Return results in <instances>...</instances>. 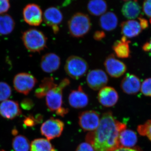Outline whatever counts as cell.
Here are the masks:
<instances>
[{
	"mask_svg": "<svg viewBox=\"0 0 151 151\" xmlns=\"http://www.w3.org/2000/svg\"><path fill=\"white\" fill-rule=\"evenodd\" d=\"M104 65L107 73L113 78L121 77L127 70L126 64L116 58L113 54L110 55L106 58Z\"/></svg>",
	"mask_w": 151,
	"mask_h": 151,
	"instance_id": "obj_9",
	"label": "cell"
},
{
	"mask_svg": "<svg viewBox=\"0 0 151 151\" xmlns=\"http://www.w3.org/2000/svg\"><path fill=\"white\" fill-rule=\"evenodd\" d=\"M10 7L9 0H0V14H3L8 11Z\"/></svg>",
	"mask_w": 151,
	"mask_h": 151,
	"instance_id": "obj_33",
	"label": "cell"
},
{
	"mask_svg": "<svg viewBox=\"0 0 151 151\" xmlns=\"http://www.w3.org/2000/svg\"><path fill=\"white\" fill-rule=\"evenodd\" d=\"M122 1H131V0H122Z\"/></svg>",
	"mask_w": 151,
	"mask_h": 151,
	"instance_id": "obj_40",
	"label": "cell"
},
{
	"mask_svg": "<svg viewBox=\"0 0 151 151\" xmlns=\"http://www.w3.org/2000/svg\"><path fill=\"white\" fill-rule=\"evenodd\" d=\"M113 151H140L137 148H127L120 147Z\"/></svg>",
	"mask_w": 151,
	"mask_h": 151,
	"instance_id": "obj_39",
	"label": "cell"
},
{
	"mask_svg": "<svg viewBox=\"0 0 151 151\" xmlns=\"http://www.w3.org/2000/svg\"><path fill=\"white\" fill-rule=\"evenodd\" d=\"M130 41L127 37L123 36L120 40L114 42L112 48L116 56L121 58H128L130 57L129 44Z\"/></svg>",
	"mask_w": 151,
	"mask_h": 151,
	"instance_id": "obj_19",
	"label": "cell"
},
{
	"mask_svg": "<svg viewBox=\"0 0 151 151\" xmlns=\"http://www.w3.org/2000/svg\"><path fill=\"white\" fill-rule=\"evenodd\" d=\"M12 93L11 86L7 83L0 81V102L7 100Z\"/></svg>",
	"mask_w": 151,
	"mask_h": 151,
	"instance_id": "obj_28",
	"label": "cell"
},
{
	"mask_svg": "<svg viewBox=\"0 0 151 151\" xmlns=\"http://www.w3.org/2000/svg\"><path fill=\"white\" fill-rule=\"evenodd\" d=\"M126 128V124L116 120L109 111L103 114L99 127L88 133L85 140L95 151H113L120 148L119 135Z\"/></svg>",
	"mask_w": 151,
	"mask_h": 151,
	"instance_id": "obj_1",
	"label": "cell"
},
{
	"mask_svg": "<svg viewBox=\"0 0 151 151\" xmlns=\"http://www.w3.org/2000/svg\"><path fill=\"white\" fill-rule=\"evenodd\" d=\"M23 16L24 21L32 26H39L43 20L42 11L36 4H29L26 6L23 11Z\"/></svg>",
	"mask_w": 151,
	"mask_h": 151,
	"instance_id": "obj_11",
	"label": "cell"
},
{
	"mask_svg": "<svg viewBox=\"0 0 151 151\" xmlns=\"http://www.w3.org/2000/svg\"><path fill=\"white\" fill-rule=\"evenodd\" d=\"M37 83V79L33 75L25 72L17 74L13 80L14 87L16 91L24 95H27Z\"/></svg>",
	"mask_w": 151,
	"mask_h": 151,
	"instance_id": "obj_6",
	"label": "cell"
},
{
	"mask_svg": "<svg viewBox=\"0 0 151 151\" xmlns=\"http://www.w3.org/2000/svg\"><path fill=\"white\" fill-rule=\"evenodd\" d=\"M64 127V124L62 121L52 117L42 124L40 132L42 135L50 140L60 137Z\"/></svg>",
	"mask_w": 151,
	"mask_h": 151,
	"instance_id": "obj_7",
	"label": "cell"
},
{
	"mask_svg": "<svg viewBox=\"0 0 151 151\" xmlns=\"http://www.w3.org/2000/svg\"><path fill=\"white\" fill-rule=\"evenodd\" d=\"M105 34L103 31H97L94 33L93 37L95 40L100 41L105 37Z\"/></svg>",
	"mask_w": 151,
	"mask_h": 151,
	"instance_id": "obj_36",
	"label": "cell"
},
{
	"mask_svg": "<svg viewBox=\"0 0 151 151\" xmlns=\"http://www.w3.org/2000/svg\"><path fill=\"white\" fill-rule=\"evenodd\" d=\"M30 151H57L48 139L39 138L34 140L30 145Z\"/></svg>",
	"mask_w": 151,
	"mask_h": 151,
	"instance_id": "obj_26",
	"label": "cell"
},
{
	"mask_svg": "<svg viewBox=\"0 0 151 151\" xmlns=\"http://www.w3.org/2000/svg\"><path fill=\"white\" fill-rule=\"evenodd\" d=\"M97 99L101 105L104 107L110 108L114 106L118 102L119 94L113 87L105 86L100 89Z\"/></svg>",
	"mask_w": 151,
	"mask_h": 151,
	"instance_id": "obj_13",
	"label": "cell"
},
{
	"mask_svg": "<svg viewBox=\"0 0 151 151\" xmlns=\"http://www.w3.org/2000/svg\"><path fill=\"white\" fill-rule=\"evenodd\" d=\"M141 8L137 0L130 1L122 6V12L125 18L129 19L137 18L141 13Z\"/></svg>",
	"mask_w": 151,
	"mask_h": 151,
	"instance_id": "obj_21",
	"label": "cell"
},
{
	"mask_svg": "<svg viewBox=\"0 0 151 151\" xmlns=\"http://www.w3.org/2000/svg\"><path fill=\"white\" fill-rule=\"evenodd\" d=\"M68 103L72 108L81 109L85 108L89 103V97L84 92L82 86H78V89L72 90L68 97Z\"/></svg>",
	"mask_w": 151,
	"mask_h": 151,
	"instance_id": "obj_14",
	"label": "cell"
},
{
	"mask_svg": "<svg viewBox=\"0 0 151 151\" xmlns=\"http://www.w3.org/2000/svg\"><path fill=\"white\" fill-rule=\"evenodd\" d=\"M137 134L132 130L125 129L119 135L120 147L132 148L137 142Z\"/></svg>",
	"mask_w": 151,
	"mask_h": 151,
	"instance_id": "obj_20",
	"label": "cell"
},
{
	"mask_svg": "<svg viewBox=\"0 0 151 151\" xmlns=\"http://www.w3.org/2000/svg\"><path fill=\"white\" fill-rule=\"evenodd\" d=\"M140 80L134 74L127 73L122 80L121 87L122 91L128 94H135L141 89Z\"/></svg>",
	"mask_w": 151,
	"mask_h": 151,
	"instance_id": "obj_15",
	"label": "cell"
},
{
	"mask_svg": "<svg viewBox=\"0 0 151 151\" xmlns=\"http://www.w3.org/2000/svg\"><path fill=\"white\" fill-rule=\"evenodd\" d=\"M108 9L105 0H90L87 4L89 13L94 16H100L106 12Z\"/></svg>",
	"mask_w": 151,
	"mask_h": 151,
	"instance_id": "obj_23",
	"label": "cell"
},
{
	"mask_svg": "<svg viewBox=\"0 0 151 151\" xmlns=\"http://www.w3.org/2000/svg\"><path fill=\"white\" fill-rule=\"evenodd\" d=\"M21 107L26 110H29L33 107L34 103L32 100L28 98L24 99L21 103Z\"/></svg>",
	"mask_w": 151,
	"mask_h": 151,
	"instance_id": "obj_34",
	"label": "cell"
},
{
	"mask_svg": "<svg viewBox=\"0 0 151 151\" xmlns=\"http://www.w3.org/2000/svg\"><path fill=\"white\" fill-rule=\"evenodd\" d=\"M142 9L145 14L150 18V22L151 23V0H144Z\"/></svg>",
	"mask_w": 151,
	"mask_h": 151,
	"instance_id": "obj_31",
	"label": "cell"
},
{
	"mask_svg": "<svg viewBox=\"0 0 151 151\" xmlns=\"http://www.w3.org/2000/svg\"><path fill=\"white\" fill-rule=\"evenodd\" d=\"M68 26L70 35L78 38L83 37L89 32L92 27V23L88 15L78 12L70 18Z\"/></svg>",
	"mask_w": 151,
	"mask_h": 151,
	"instance_id": "obj_3",
	"label": "cell"
},
{
	"mask_svg": "<svg viewBox=\"0 0 151 151\" xmlns=\"http://www.w3.org/2000/svg\"><path fill=\"white\" fill-rule=\"evenodd\" d=\"M21 114V110L17 101L7 100L3 101L0 104V115L3 118L13 119Z\"/></svg>",
	"mask_w": 151,
	"mask_h": 151,
	"instance_id": "obj_17",
	"label": "cell"
},
{
	"mask_svg": "<svg viewBox=\"0 0 151 151\" xmlns=\"http://www.w3.org/2000/svg\"><path fill=\"white\" fill-rule=\"evenodd\" d=\"M22 39L24 46L30 52H40L46 47V37L42 32L35 29L24 32Z\"/></svg>",
	"mask_w": 151,
	"mask_h": 151,
	"instance_id": "obj_4",
	"label": "cell"
},
{
	"mask_svg": "<svg viewBox=\"0 0 151 151\" xmlns=\"http://www.w3.org/2000/svg\"><path fill=\"white\" fill-rule=\"evenodd\" d=\"M141 91L145 96L151 97V78H147L143 81L141 85Z\"/></svg>",
	"mask_w": 151,
	"mask_h": 151,
	"instance_id": "obj_30",
	"label": "cell"
},
{
	"mask_svg": "<svg viewBox=\"0 0 151 151\" xmlns=\"http://www.w3.org/2000/svg\"><path fill=\"white\" fill-rule=\"evenodd\" d=\"M137 131L141 136L147 137L151 141V119L145 124L138 126Z\"/></svg>",
	"mask_w": 151,
	"mask_h": 151,
	"instance_id": "obj_29",
	"label": "cell"
},
{
	"mask_svg": "<svg viewBox=\"0 0 151 151\" xmlns=\"http://www.w3.org/2000/svg\"><path fill=\"white\" fill-rule=\"evenodd\" d=\"M76 151H95V150L92 145L85 142L79 144Z\"/></svg>",
	"mask_w": 151,
	"mask_h": 151,
	"instance_id": "obj_32",
	"label": "cell"
},
{
	"mask_svg": "<svg viewBox=\"0 0 151 151\" xmlns=\"http://www.w3.org/2000/svg\"><path fill=\"white\" fill-rule=\"evenodd\" d=\"M89 68L88 63L81 57L71 55L67 58L64 69L68 76L73 79H79L87 72Z\"/></svg>",
	"mask_w": 151,
	"mask_h": 151,
	"instance_id": "obj_5",
	"label": "cell"
},
{
	"mask_svg": "<svg viewBox=\"0 0 151 151\" xmlns=\"http://www.w3.org/2000/svg\"><path fill=\"white\" fill-rule=\"evenodd\" d=\"M37 121V120H35L33 116H29L25 119L24 121V123L27 127H32L34 126L36 124V122Z\"/></svg>",
	"mask_w": 151,
	"mask_h": 151,
	"instance_id": "obj_35",
	"label": "cell"
},
{
	"mask_svg": "<svg viewBox=\"0 0 151 151\" xmlns=\"http://www.w3.org/2000/svg\"><path fill=\"white\" fill-rule=\"evenodd\" d=\"M15 23L13 18L7 14L0 15V34L8 35L12 32Z\"/></svg>",
	"mask_w": 151,
	"mask_h": 151,
	"instance_id": "obj_25",
	"label": "cell"
},
{
	"mask_svg": "<svg viewBox=\"0 0 151 151\" xmlns=\"http://www.w3.org/2000/svg\"><path fill=\"white\" fill-rule=\"evenodd\" d=\"M100 114L94 111L82 112L78 116V124L85 132H94L100 125Z\"/></svg>",
	"mask_w": 151,
	"mask_h": 151,
	"instance_id": "obj_8",
	"label": "cell"
},
{
	"mask_svg": "<svg viewBox=\"0 0 151 151\" xmlns=\"http://www.w3.org/2000/svg\"><path fill=\"white\" fill-rule=\"evenodd\" d=\"M142 48L145 52H151V39L149 42H147L143 45Z\"/></svg>",
	"mask_w": 151,
	"mask_h": 151,
	"instance_id": "obj_38",
	"label": "cell"
},
{
	"mask_svg": "<svg viewBox=\"0 0 151 151\" xmlns=\"http://www.w3.org/2000/svg\"><path fill=\"white\" fill-rule=\"evenodd\" d=\"M70 84L68 78H63L59 84L50 90L45 96L46 105L49 110L62 117L65 116L69 111L68 108L63 106V92Z\"/></svg>",
	"mask_w": 151,
	"mask_h": 151,
	"instance_id": "obj_2",
	"label": "cell"
},
{
	"mask_svg": "<svg viewBox=\"0 0 151 151\" xmlns=\"http://www.w3.org/2000/svg\"><path fill=\"white\" fill-rule=\"evenodd\" d=\"M12 147L14 151H29L30 145L27 138L23 135H18L14 138Z\"/></svg>",
	"mask_w": 151,
	"mask_h": 151,
	"instance_id": "obj_27",
	"label": "cell"
},
{
	"mask_svg": "<svg viewBox=\"0 0 151 151\" xmlns=\"http://www.w3.org/2000/svg\"><path fill=\"white\" fill-rule=\"evenodd\" d=\"M121 28V32L123 36L127 38L138 36L142 30L139 22L134 20H129L122 22Z\"/></svg>",
	"mask_w": 151,
	"mask_h": 151,
	"instance_id": "obj_18",
	"label": "cell"
},
{
	"mask_svg": "<svg viewBox=\"0 0 151 151\" xmlns=\"http://www.w3.org/2000/svg\"><path fill=\"white\" fill-rule=\"evenodd\" d=\"M118 19L116 14L112 12L105 13L99 19V25L102 29L106 31H111L117 27Z\"/></svg>",
	"mask_w": 151,
	"mask_h": 151,
	"instance_id": "obj_22",
	"label": "cell"
},
{
	"mask_svg": "<svg viewBox=\"0 0 151 151\" xmlns=\"http://www.w3.org/2000/svg\"><path fill=\"white\" fill-rule=\"evenodd\" d=\"M139 20V22L140 24L142 29H145L148 27V22L145 19L143 18L142 17H139L138 18Z\"/></svg>",
	"mask_w": 151,
	"mask_h": 151,
	"instance_id": "obj_37",
	"label": "cell"
},
{
	"mask_svg": "<svg viewBox=\"0 0 151 151\" xmlns=\"http://www.w3.org/2000/svg\"><path fill=\"white\" fill-rule=\"evenodd\" d=\"M43 18L45 23L52 28L54 34H57L59 31V25L63 20L61 11L55 7H50L45 11Z\"/></svg>",
	"mask_w": 151,
	"mask_h": 151,
	"instance_id": "obj_12",
	"label": "cell"
},
{
	"mask_svg": "<svg viewBox=\"0 0 151 151\" xmlns=\"http://www.w3.org/2000/svg\"><path fill=\"white\" fill-rule=\"evenodd\" d=\"M87 85L94 91L100 90L108 84L109 79L104 70L100 69L91 70L87 74L86 78Z\"/></svg>",
	"mask_w": 151,
	"mask_h": 151,
	"instance_id": "obj_10",
	"label": "cell"
},
{
	"mask_svg": "<svg viewBox=\"0 0 151 151\" xmlns=\"http://www.w3.org/2000/svg\"><path fill=\"white\" fill-rule=\"evenodd\" d=\"M61 64L60 57L55 53H47L44 55L41 60V68L44 72L51 73L59 69Z\"/></svg>",
	"mask_w": 151,
	"mask_h": 151,
	"instance_id": "obj_16",
	"label": "cell"
},
{
	"mask_svg": "<svg viewBox=\"0 0 151 151\" xmlns=\"http://www.w3.org/2000/svg\"><path fill=\"white\" fill-rule=\"evenodd\" d=\"M52 77H45L42 80L41 82L35 91L36 97L42 99L46 96L47 92L53 87L57 85Z\"/></svg>",
	"mask_w": 151,
	"mask_h": 151,
	"instance_id": "obj_24",
	"label": "cell"
}]
</instances>
